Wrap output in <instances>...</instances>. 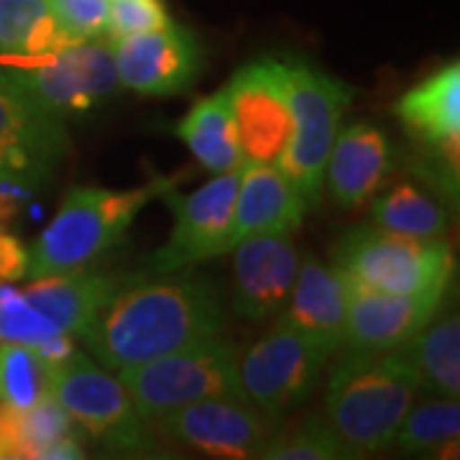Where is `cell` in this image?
<instances>
[{
  "label": "cell",
  "instance_id": "cell-13",
  "mask_svg": "<svg viewBox=\"0 0 460 460\" xmlns=\"http://www.w3.org/2000/svg\"><path fill=\"white\" fill-rule=\"evenodd\" d=\"M156 425L169 440L228 460L259 458L261 445L277 429V422L248 402V396L199 399L159 417Z\"/></svg>",
  "mask_w": 460,
  "mask_h": 460
},
{
  "label": "cell",
  "instance_id": "cell-23",
  "mask_svg": "<svg viewBox=\"0 0 460 460\" xmlns=\"http://www.w3.org/2000/svg\"><path fill=\"white\" fill-rule=\"evenodd\" d=\"M420 384L438 396L460 394V323L456 313L432 317L414 338L402 345Z\"/></svg>",
  "mask_w": 460,
  "mask_h": 460
},
{
  "label": "cell",
  "instance_id": "cell-27",
  "mask_svg": "<svg viewBox=\"0 0 460 460\" xmlns=\"http://www.w3.org/2000/svg\"><path fill=\"white\" fill-rule=\"evenodd\" d=\"M51 366L36 348L0 343V404L29 410L51 394Z\"/></svg>",
  "mask_w": 460,
  "mask_h": 460
},
{
  "label": "cell",
  "instance_id": "cell-2",
  "mask_svg": "<svg viewBox=\"0 0 460 460\" xmlns=\"http://www.w3.org/2000/svg\"><path fill=\"white\" fill-rule=\"evenodd\" d=\"M420 376L402 348L353 350L332 366L325 392L328 425L358 458L394 445Z\"/></svg>",
  "mask_w": 460,
  "mask_h": 460
},
{
  "label": "cell",
  "instance_id": "cell-12",
  "mask_svg": "<svg viewBox=\"0 0 460 460\" xmlns=\"http://www.w3.org/2000/svg\"><path fill=\"white\" fill-rule=\"evenodd\" d=\"M246 164H277L292 136L287 65L259 59L233 75L226 87Z\"/></svg>",
  "mask_w": 460,
  "mask_h": 460
},
{
  "label": "cell",
  "instance_id": "cell-30",
  "mask_svg": "<svg viewBox=\"0 0 460 460\" xmlns=\"http://www.w3.org/2000/svg\"><path fill=\"white\" fill-rule=\"evenodd\" d=\"M169 23L162 0H111V13H108V36L123 39L133 33L156 31Z\"/></svg>",
  "mask_w": 460,
  "mask_h": 460
},
{
  "label": "cell",
  "instance_id": "cell-14",
  "mask_svg": "<svg viewBox=\"0 0 460 460\" xmlns=\"http://www.w3.org/2000/svg\"><path fill=\"white\" fill-rule=\"evenodd\" d=\"M118 83L141 95H181L198 83L202 49L195 33L177 23L156 31L111 39Z\"/></svg>",
  "mask_w": 460,
  "mask_h": 460
},
{
  "label": "cell",
  "instance_id": "cell-20",
  "mask_svg": "<svg viewBox=\"0 0 460 460\" xmlns=\"http://www.w3.org/2000/svg\"><path fill=\"white\" fill-rule=\"evenodd\" d=\"M120 281H123L120 277L84 266V269L36 277L21 292L33 310L59 332L83 338L95 323L102 305L120 287Z\"/></svg>",
  "mask_w": 460,
  "mask_h": 460
},
{
  "label": "cell",
  "instance_id": "cell-22",
  "mask_svg": "<svg viewBox=\"0 0 460 460\" xmlns=\"http://www.w3.org/2000/svg\"><path fill=\"white\" fill-rule=\"evenodd\" d=\"M177 136L199 164L213 174H223L243 162L226 90L198 100L192 111L180 120Z\"/></svg>",
  "mask_w": 460,
  "mask_h": 460
},
{
  "label": "cell",
  "instance_id": "cell-16",
  "mask_svg": "<svg viewBox=\"0 0 460 460\" xmlns=\"http://www.w3.org/2000/svg\"><path fill=\"white\" fill-rule=\"evenodd\" d=\"M233 248L235 313L251 323L279 314L299 271V253L289 235H251Z\"/></svg>",
  "mask_w": 460,
  "mask_h": 460
},
{
  "label": "cell",
  "instance_id": "cell-7",
  "mask_svg": "<svg viewBox=\"0 0 460 460\" xmlns=\"http://www.w3.org/2000/svg\"><path fill=\"white\" fill-rule=\"evenodd\" d=\"M0 66L59 118L87 113L120 87L111 41L100 36L41 54H0Z\"/></svg>",
  "mask_w": 460,
  "mask_h": 460
},
{
  "label": "cell",
  "instance_id": "cell-5",
  "mask_svg": "<svg viewBox=\"0 0 460 460\" xmlns=\"http://www.w3.org/2000/svg\"><path fill=\"white\" fill-rule=\"evenodd\" d=\"M284 65L292 108V136L277 164L292 180L307 208H314L325 192V164L350 102V90L310 62Z\"/></svg>",
  "mask_w": 460,
  "mask_h": 460
},
{
  "label": "cell",
  "instance_id": "cell-15",
  "mask_svg": "<svg viewBox=\"0 0 460 460\" xmlns=\"http://www.w3.org/2000/svg\"><path fill=\"white\" fill-rule=\"evenodd\" d=\"M445 292H376L348 281L345 345L353 350L402 348L438 314Z\"/></svg>",
  "mask_w": 460,
  "mask_h": 460
},
{
  "label": "cell",
  "instance_id": "cell-8",
  "mask_svg": "<svg viewBox=\"0 0 460 460\" xmlns=\"http://www.w3.org/2000/svg\"><path fill=\"white\" fill-rule=\"evenodd\" d=\"M51 394L90 438L123 456H154L156 443L133 410L118 376L98 368L80 353L54 366Z\"/></svg>",
  "mask_w": 460,
  "mask_h": 460
},
{
  "label": "cell",
  "instance_id": "cell-25",
  "mask_svg": "<svg viewBox=\"0 0 460 460\" xmlns=\"http://www.w3.org/2000/svg\"><path fill=\"white\" fill-rule=\"evenodd\" d=\"M374 226L410 238H443L447 210L443 202L425 195L414 184H396L371 205Z\"/></svg>",
  "mask_w": 460,
  "mask_h": 460
},
{
  "label": "cell",
  "instance_id": "cell-29",
  "mask_svg": "<svg viewBox=\"0 0 460 460\" xmlns=\"http://www.w3.org/2000/svg\"><path fill=\"white\" fill-rule=\"evenodd\" d=\"M460 432V404L458 396H440L414 407L404 414L396 429L394 445L407 453H422L445 447L450 440H458Z\"/></svg>",
  "mask_w": 460,
  "mask_h": 460
},
{
  "label": "cell",
  "instance_id": "cell-21",
  "mask_svg": "<svg viewBox=\"0 0 460 460\" xmlns=\"http://www.w3.org/2000/svg\"><path fill=\"white\" fill-rule=\"evenodd\" d=\"M404 128L429 148L440 151L445 162L458 164L460 144V65H445L428 80L414 84L396 102Z\"/></svg>",
  "mask_w": 460,
  "mask_h": 460
},
{
  "label": "cell",
  "instance_id": "cell-4",
  "mask_svg": "<svg viewBox=\"0 0 460 460\" xmlns=\"http://www.w3.org/2000/svg\"><path fill=\"white\" fill-rule=\"evenodd\" d=\"M238 350L226 332L172 350L154 361L120 368L133 410L144 422H156L169 411L213 396H246L238 374Z\"/></svg>",
  "mask_w": 460,
  "mask_h": 460
},
{
  "label": "cell",
  "instance_id": "cell-1",
  "mask_svg": "<svg viewBox=\"0 0 460 460\" xmlns=\"http://www.w3.org/2000/svg\"><path fill=\"white\" fill-rule=\"evenodd\" d=\"M223 328V305L210 281L172 271L159 279L120 281L83 338L100 366L120 371L220 335Z\"/></svg>",
  "mask_w": 460,
  "mask_h": 460
},
{
  "label": "cell",
  "instance_id": "cell-32",
  "mask_svg": "<svg viewBox=\"0 0 460 460\" xmlns=\"http://www.w3.org/2000/svg\"><path fill=\"white\" fill-rule=\"evenodd\" d=\"M29 458L21 410L0 404V460Z\"/></svg>",
  "mask_w": 460,
  "mask_h": 460
},
{
  "label": "cell",
  "instance_id": "cell-3",
  "mask_svg": "<svg viewBox=\"0 0 460 460\" xmlns=\"http://www.w3.org/2000/svg\"><path fill=\"white\" fill-rule=\"evenodd\" d=\"M169 181H151L138 190L75 187L59 213L29 251V274L47 277L84 269L113 248L151 199L162 198Z\"/></svg>",
  "mask_w": 460,
  "mask_h": 460
},
{
  "label": "cell",
  "instance_id": "cell-9",
  "mask_svg": "<svg viewBox=\"0 0 460 460\" xmlns=\"http://www.w3.org/2000/svg\"><path fill=\"white\" fill-rule=\"evenodd\" d=\"M332 350L296 330L277 325L238 361L248 402L279 422L313 394Z\"/></svg>",
  "mask_w": 460,
  "mask_h": 460
},
{
  "label": "cell",
  "instance_id": "cell-24",
  "mask_svg": "<svg viewBox=\"0 0 460 460\" xmlns=\"http://www.w3.org/2000/svg\"><path fill=\"white\" fill-rule=\"evenodd\" d=\"M69 39L54 18L51 0H0V54H41Z\"/></svg>",
  "mask_w": 460,
  "mask_h": 460
},
{
  "label": "cell",
  "instance_id": "cell-28",
  "mask_svg": "<svg viewBox=\"0 0 460 460\" xmlns=\"http://www.w3.org/2000/svg\"><path fill=\"white\" fill-rule=\"evenodd\" d=\"M263 460H345L358 458L330 428L328 420L307 417L292 429L277 432L261 445Z\"/></svg>",
  "mask_w": 460,
  "mask_h": 460
},
{
  "label": "cell",
  "instance_id": "cell-26",
  "mask_svg": "<svg viewBox=\"0 0 460 460\" xmlns=\"http://www.w3.org/2000/svg\"><path fill=\"white\" fill-rule=\"evenodd\" d=\"M0 343L31 345L51 366L75 353L72 335L47 323L13 284H0Z\"/></svg>",
  "mask_w": 460,
  "mask_h": 460
},
{
  "label": "cell",
  "instance_id": "cell-31",
  "mask_svg": "<svg viewBox=\"0 0 460 460\" xmlns=\"http://www.w3.org/2000/svg\"><path fill=\"white\" fill-rule=\"evenodd\" d=\"M51 11L69 39H98L108 31L111 0H51Z\"/></svg>",
  "mask_w": 460,
  "mask_h": 460
},
{
  "label": "cell",
  "instance_id": "cell-6",
  "mask_svg": "<svg viewBox=\"0 0 460 460\" xmlns=\"http://www.w3.org/2000/svg\"><path fill=\"white\" fill-rule=\"evenodd\" d=\"M332 256L345 279L376 292L447 289L453 277V251L443 238H410L376 226L350 230Z\"/></svg>",
  "mask_w": 460,
  "mask_h": 460
},
{
  "label": "cell",
  "instance_id": "cell-17",
  "mask_svg": "<svg viewBox=\"0 0 460 460\" xmlns=\"http://www.w3.org/2000/svg\"><path fill=\"white\" fill-rule=\"evenodd\" d=\"M307 210V202L279 164L243 162L233 205L230 248L251 235H292Z\"/></svg>",
  "mask_w": 460,
  "mask_h": 460
},
{
  "label": "cell",
  "instance_id": "cell-19",
  "mask_svg": "<svg viewBox=\"0 0 460 460\" xmlns=\"http://www.w3.org/2000/svg\"><path fill=\"white\" fill-rule=\"evenodd\" d=\"M348 281L335 269L317 259L299 261L292 295L279 313V325L296 330L332 353L345 345Z\"/></svg>",
  "mask_w": 460,
  "mask_h": 460
},
{
  "label": "cell",
  "instance_id": "cell-10",
  "mask_svg": "<svg viewBox=\"0 0 460 460\" xmlns=\"http://www.w3.org/2000/svg\"><path fill=\"white\" fill-rule=\"evenodd\" d=\"M69 154L65 118L44 108L0 66V177L39 187Z\"/></svg>",
  "mask_w": 460,
  "mask_h": 460
},
{
  "label": "cell",
  "instance_id": "cell-18",
  "mask_svg": "<svg viewBox=\"0 0 460 460\" xmlns=\"http://www.w3.org/2000/svg\"><path fill=\"white\" fill-rule=\"evenodd\" d=\"M394 169V146L371 123H353L338 131L325 164L330 198L353 210L376 192Z\"/></svg>",
  "mask_w": 460,
  "mask_h": 460
},
{
  "label": "cell",
  "instance_id": "cell-11",
  "mask_svg": "<svg viewBox=\"0 0 460 460\" xmlns=\"http://www.w3.org/2000/svg\"><path fill=\"white\" fill-rule=\"evenodd\" d=\"M241 169L243 162L217 174L213 181H208L192 195H180L174 184H169L162 192V198L174 213V228L164 246L148 261L154 274L184 271L195 263L230 251L233 205H235Z\"/></svg>",
  "mask_w": 460,
  "mask_h": 460
},
{
  "label": "cell",
  "instance_id": "cell-33",
  "mask_svg": "<svg viewBox=\"0 0 460 460\" xmlns=\"http://www.w3.org/2000/svg\"><path fill=\"white\" fill-rule=\"evenodd\" d=\"M29 274V251L0 226V284H16Z\"/></svg>",
  "mask_w": 460,
  "mask_h": 460
}]
</instances>
